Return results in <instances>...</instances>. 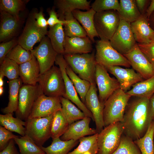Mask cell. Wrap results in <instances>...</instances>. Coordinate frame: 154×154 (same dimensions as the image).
Here are the masks:
<instances>
[{"instance_id": "obj_9", "label": "cell", "mask_w": 154, "mask_h": 154, "mask_svg": "<svg viewBox=\"0 0 154 154\" xmlns=\"http://www.w3.org/2000/svg\"><path fill=\"white\" fill-rule=\"evenodd\" d=\"M42 94L38 83L35 85L23 84L19 90L18 107L15 112L16 117L26 120L35 101Z\"/></svg>"}, {"instance_id": "obj_39", "label": "cell", "mask_w": 154, "mask_h": 154, "mask_svg": "<svg viewBox=\"0 0 154 154\" xmlns=\"http://www.w3.org/2000/svg\"><path fill=\"white\" fill-rule=\"evenodd\" d=\"M25 2L26 1L22 0H1L0 11L5 12L19 17V13L25 8Z\"/></svg>"}, {"instance_id": "obj_57", "label": "cell", "mask_w": 154, "mask_h": 154, "mask_svg": "<svg viewBox=\"0 0 154 154\" xmlns=\"http://www.w3.org/2000/svg\"></svg>"}, {"instance_id": "obj_53", "label": "cell", "mask_w": 154, "mask_h": 154, "mask_svg": "<svg viewBox=\"0 0 154 154\" xmlns=\"http://www.w3.org/2000/svg\"><path fill=\"white\" fill-rule=\"evenodd\" d=\"M148 21L150 26L154 30V12L148 19Z\"/></svg>"}, {"instance_id": "obj_31", "label": "cell", "mask_w": 154, "mask_h": 154, "mask_svg": "<svg viewBox=\"0 0 154 154\" xmlns=\"http://www.w3.org/2000/svg\"><path fill=\"white\" fill-rule=\"evenodd\" d=\"M64 18V20L67 21L66 23L63 25L65 36L69 37L87 36L86 32L74 18L72 12L66 13Z\"/></svg>"}, {"instance_id": "obj_44", "label": "cell", "mask_w": 154, "mask_h": 154, "mask_svg": "<svg viewBox=\"0 0 154 154\" xmlns=\"http://www.w3.org/2000/svg\"><path fill=\"white\" fill-rule=\"evenodd\" d=\"M19 136L14 135L12 132L4 127L0 126V150H3L12 139Z\"/></svg>"}, {"instance_id": "obj_16", "label": "cell", "mask_w": 154, "mask_h": 154, "mask_svg": "<svg viewBox=\"0 0 154 154\" xmlns=\"http://www.w3.org/2000/svg\"><path fill=\"white\" fill-rule=\"evenodd\" d=\"M60 110H62V105L59 97L48 96L42 94L35 101L28 118L46 117Z\"/></svg>"}, {"instance_id": "obj_18", "label": "cell", "mask_w": 154, "mask_h": 154, "mask_svg": "<svg viewBox=\"0 0 154 154\" xmlns=\"http://www.w3.org/2000/svg\"><path fill=\"white\" fill-rule=\"evenodd\" d=\"M105 67L116 77L119 83L120 88L125 92L133 85L144 80L139 74L132 68H124L118 66Z\"/></svg>"}, {"instance_id": "obj_17", "label": "cell", "mask_w": 154, "mask_h": 154, "mask_svg": "<svg viewBox=\"0 0 154 154\" xmlns=\"http://www.w3.org/2000/svg\"><path fill=\"white\" fill-rule=\"evenodd\" d=\"M97 91L96 84H91L85 97V104L92 114L96 130L99 133L104 127L103 116L104 104L100 101Z\"/></svg>"}, {"instance_id": "obj_42", "label": "cell", "mask_w": 154, "mask_h": 154, "mask_svg": "<svg viewBox=\"0 0 154 154\" xmlns=\"http://www.w3.org/2000/svg\"><path fill=\"white\" fill-rule=\"evenodd\" d=\"M33 56L31 51L25 49L17 44L8 53L6 58L14 61L19 65L30 60Z\"/></svg>"}, {"instance_id": "obj_34", "label": "cell", "mask_w": 154, "mask_h": 154, "mask_svg": "<svg viewBox=\"0 0 154 154\" xmlns=\"http://www.w3.org/2000/svg\"><path fill=\"white\" fill-rule=\"evenodd\" d=\"M154 120L150 123L143 136L134 141L141 154H154Z\"/></svg>"}, {"instance_id": "obj_13", "label": "cell", "mask_w": 154, "mask_h": 154, "mask_svg": "<svg viewBox=\"0 0 154 154\" xmlns=\"http://www.w3.org/2000/svg\"><path fill=\"white\" fill-rule=\"evenodd\" d=\"M47 29L38 27L35 23L33 14L28 18L23 31L18 40V44L25 49L31 51L34 45L47 35Z\"/></svg>"}, {"instance_id": "obj_35", "label": "cell", "mask_w": 154, "mask_h": 154, "mask_svg": "<svg viewBox=\"0 0 154 154\" xmlns=\"http://www.w3.org/2000/svg\"><path fill=\"white\" fill-rule=\"evenodd\" d=\"M69 124L61 110L53 115L51 127V137L52 140L61 136L67 130Z\"/></svg>"}, {"instance_id": "obj_4", "label": "cell", "mask_w": 154, "mask_h": 154, "mask_svg": "<svg viewBox=\"0 0 154 154\" xmlns=\"http://www.w3.org/2000/svg\"><path fill=\"white\" fill-rule=\"evenodd\" d=\"M38 83L45 95L66 98L64 83L59 67L54 65L47 71L40 74Z\"/></svg>"}, {"instance_id": "obj_37", "label": "cell", "mask_w": 154, "mask_h": 154, "mask_svg": "<svg viewBox=\"0 0 154 154\" xmlns=\"http://www.w3.org/2000/svg\"><path fill=\"white\" fill-rule=\"evenodd\" d=\"M98 133L88 137H84L79 139L80 144L73 151L68 154H82L90 151L92 154H97L98 150Z\"/></svg>"}, {"instance_id": "obj_50", "label": "cell", "mask_w": 154, "mask_h": 154, "mask_svg": "<svg viewBox=\"0 0 154 154\" xmlns=\"http://www.w3.org/2000/svg\"><path fill=\"white\" fill-rule=\"evenodd\" d=\"M135 2L138 9L142 15H145L146 9L148 1L146 0H135Z\"/></svg>"}, {"instance_id": "obj_21", "label": "cell", "mask_w": 154, "mask_h": 154, "mask_svg": "<svg viewBox=\"0 0 154 154\" xmlns=\"http://www.w3.org/2000/svg\"><path fill=\"white\" fill-rule=\"evenodd\" d=\"M130 26L135 40L139 44H148L154 37V30L144 15L130 23Z\"/></svg>"}, {"instance_id": "obj_43", "label": "cell", "mask_w": 154, "mask_h": 154, "mask_svg": "<svg viewBox=\"0 0 154 154\" xmlns=\"http://www.w3.org/2000/svg\"><path fill=\"white\" fill-rule=\"evenodd\" d=\"M91 7L96 12L110 10L118 11L120 6L117 0H96L91 4Z\"/></svg>"}, {"instance_id": "obj_30", "label": "cell", "mask_w": 154, "mask_h": 154, "mask_svg": "<svg viewBox=\"0 0 154 154\" xmlns=\"http://www.w3.org/2000/svg\"><path fill=\"white\" fill-rule=\"evenodd\" d=\"M78 143V140H74L63 141L60 137L53 140L51 145L46 147H39L46 154H68Z\"/></svg>"}, {"instance_id": "obj_12", "label": "cell", "mask_w": 154, "mask_h": 154, "mask_svg": "<svg viewBox=\"0 0 154 154\" xmlns=\"http://www.w3.org/2000/svg\"><path fill=\"white\" fill-rule=\"evenodd\" d=\"M31 51L38 62L40 74L47 71L54 65L58 54L53 48L49 38L46 36L39 44Z\"/></svg>"}, {"instance_id": "obj_55", "label": "cell", "mask_w": 154, "mask_h": 154, "mask_svg": "<svg viewBox=\"0 0 154 154\" xmlns=\"http://www.w3.org/2000/svg\"><path fill=\"white\" fill-rule=\"evenodd\" d=\"M4 92V89L3 87H0V96H1Z\"/></svg>"}, {"instance_id": "obj_46", "label": "cell", "mask_w": 154, "mask_h": 154, "mask_svg": "<svg viewBox=\"0 0 154 154\" xmlns=\"http://www.w3.org/2000/svg\"><path fill=\"white\" fill-rule=\"evenodd\" d=\"M137 44L141 51L154 66V37L148 44Z\"/></svg>"}, {"instance_id": "obj_45", "label": "cell", "mask_w": 154, "mask_h": 154, "mask_svg": "<svg viewBox=\"0 0 154 154\" xmlns=\"http://www.w3.org/2000/svg\"><path fill=\"white\" fill-rule=\"evenodd\" d=\"M17 44L18 40L15 39L0 44V64L6 58L8 53Z\"/></svg>"}, {"instance_id": "obj_20", "label": "cell", "mask_w": 154, "mask_h": 154, "mask_svg": "<svg viewBox=\"0 0 154 154\" xmlns=\"http://www.w3.org/2000/svg\"><path fill=\"white\" fill-rule=\"evenodd\" d=\"M92 42L88 36H65L64 43V55L90 53L93 49Z\"/></svg>"}, {"instance_id": "obj_6", "label": "cell", "mask_w": 154, "mask_h": 154, "mask_svg": "<svg viewBox=\"0 0 154 154\" xmlns=\"http://www.w3.org/2000/svg\"><path fill=\"white\" fill-rule=\"evenodd\" d=\"M121 19L117 11L96 12L94 17L95 28L100 40L110 41L117 30Z\"/></svg>"}, {"instance_id": "obj_52", "label": "cell", "mask_w": 154, "mask_h": 154, "mask_svg": "<svg viewBox=\"0 0 154 154\" xmlns=\"http://www.w3.org/2000/svg\"><path fill=\"white\" fill-rule=\"evenodd\" d=\"M154 12V0H152L151 1L149 6L147 9L145 14L144 15L148 19Z\"/></svg>"}, {"instance_id": "obj_7", "label": "cell", "mask_w": 154, "mask_h": 154, "mask_svg": "<svg viewBox=\"0 0 154 154\" xmlns=\"http://www.w3.org/2000/svg\"><path fill=\"white\" fill-rule=\"evenodd\" d=\"M95 47V58L97 64L105 67L122 66L129 68L131 66L127 58L112 47L110 41L97 40Z\"/></svg>"}, {"instance_id": "obj_3", "label": "cell", "mask_w": 154, "mask_h": 154, "mask_svg": "<svg viewBox=\"0 0 154 154\" xmlns=\"http://www.w3.org/2000/svg\"><path fill=\"white\" fill-rule=\"evenodd\" d=\"M67 64L81 78L96 84L97 64L94 52L91 53L63 55Z\"/></svg>"}, {"instance_id": "obj_54", "label": "cell", "mask_w": 154, "mask_h": 154, "mask_svg": "<svg viewBox=\"0 0 154 154\" xmlns=\"http://www.w3.org/2000/svg\"><path fill=\"white\" fill-rule=\"evenodd\" d=\"M4 76L0 74V87H3L4 85L3 78Z\"/></svg>"}, {"instance_id": "obj_11", "label": "cell", "mask_w": 154, "mask_h": 154, "mask_svg": "<svg viewBox=\"0 0 154 154\" xmlns=\"http://www.w3.org/2000/svg\"><path fill=\"white\" fill-rule=\"evenodd\" d=\"M95 79L99 91V100L104 104L109 97L120 88L119 83L117 79L110 76L105 67L97 63Z\"/></svg>"}, {"instance_id": "obj_33", "label": "cell", "mask_w": 154, "mask_h": 154, "mask_svg": "<svg viewBox=\"0 0 154 154\" xmlns=\"http://www.w3.org/2000/svg\"><path fill=\"white\" fill-rule=\"evenodd\" d=\"M13 114L8 113L0 114V125L8 130L16 132L21 136L25 135V121L18 117H14Z\"/></svg>"}, {"instance_id": "obj_27", "label": "cell", "mask_w": 154, "mask_h": 154, "mask_svg": "<svg viewBox=\"0 0 154 154\" xmlns=\"http://www.w3.org/2000/svg\"><path fill=\"white\" fill-rule=\"evenodd\" d=\"M120 8L117 11L121 20L131 23L141 16L135 0H120Z\"/></svg>"}, {"instance_id": "obj_48", "label": "cell", "mask_w": 154, "mask_h": 154, "mask_svg": "<svg viewBox=\"0 0 154 154\" xmlns=\"http://www.w3.org/2000/svg\"><path fill=\"white\" fill-rule=\"evenodd\" d=\"M33 15L35 23L37 26L42 29H47V20L44 18L42 12L41 11L35 12L33 13Z\"/></svg>"}, {"instance_id": "obj_24", "label": "cell", "mask_w": 154, "mask_h": 154, "mask_svg": "<svg viewBox=\"0 0 154 154\" xmlns=\"http://www.w3.org/2000/svg\"><path fill=\"white\" fill-rule=\"evenodd\" d=\"M96 12L92 8L86 11L75 10L72 13L74 18L82 25L86 32L87 36L94 42V38L98 37L94 24V17Z\"/></svg>"}, {"instance_id": "obj_36", "label": "cell", "mask_w": 154, "mask_h": 154, "mask_svg": "<svg viewBox=\"0 0 154 154\" xmlns=\"http://www.w3.org/2000/svg\"><path fill=\"white\" fill-rule=\"evenodd\" d=\"M66 71L77 93L79 95L81 100L85 104V97L90 88L91 84L77 75L67 64L66 67Z\"/></svg>"}, {"instance_id": "obj_8", "label": "cell", "mask_w": 154, "mask_h": 154, "mask_svg": "<svg viewBox=\"0 0 154 154\" xmlns=\"http://www.w3.org/2000/svg\"><path fill=\"white\" fill-rule=\"evenodd\" d=\"M53 114L44 117L28 118L25 121V135L39 147L42 146L51 137V127Z\"/></svg>"}, {"instance_id": "obj_26", "label": "cell", "mask_w": 154, "mask_h": 154, "mask_svg": "<svg viewBox=\"0 0 154 154\" xmlns=\"http://www.w3.org/2000/svg\"><path fill=\"white\" fill-rule=\"evenodd\" d=\"M23 84L20 78L9 81V102L7 106L1 110L3 113L13 114L14 112L16 111L18 107L19 90Z\"/></svg>"}, {"instance_id": "obj_19", "label": "cell", "mask_w": 154, "mask_h": 154, "mask_svg": "<svg viewBox=\"0 0 154 154\" xmlns=\"http://www.w3.org/2000/svg\"><path fill=\"white\" fill-rule=\"evenodd\" d=\"M91 119L86 116L83 119L70 124L65 132L60 137V139L63 141L78 140L86 136L96 133L97 132L96 129L89 126Z\"/></svg>"}, {"instance_id": "obj_40", "label": "cell", "mask_w": 154, "mask_h": 154, "mask_svg": "<svg viewBox=\"0 0 154 154\" xmlns=\"http://www.w3.org/2000/svg\"><path fill=\"white\" fill-rule=\"evenodd\" d=\"M0 74L7 77L9 81L19 78V66L14 61L6 58L0 64Z\"/></svg>"}, {"instance_id": "obj_14", "label": "cell", "mask_w": 154, "mask_h": 154, "mask_svg": "<svg viewBox=\"0 0 154 154\" xmlns=\"http://www.w3.org/2000/svg\"><path fill=\"white\" fill-rule=\"evenodd\" d=\"M129 61L133 69L144 80L154 75V66L139 48L137 43L129 52L123 55Z\"/></svg>"}, {"instance_id": "obj_5", "label": "cell", "mask_w": 154, "mask_h": 154, "mask_svg": "<svg viewBox=\"0 0 154 154\" xmlns=\"http://www.w3.org/2000/svg\"><path fill=\"white\" fill-rule=\"evenodd\" d=\"M124 127L118 122L104 127L98 133V152L97 154H112L119 145Z\"/></svg>"}, {"instance_id": "obj_15", "label": "cell", "mask_w": 154, "mask_h": 154, "mask_svg": "<svg viewBox=\"0 0 154 154\" xmlns=\"http://www.w3.org/2000/svg\"><path fill=\"white\" fill-rule=\"evenodd\" d=\"M55 63L58 66L62 73L66 89V98L76 105L84 113L86 116L91 118L94 121L92 113L79 98L72 82L67 74L66 71L67 63L63 55L58 54L56 57Z\"/></svg>"}, {"instance_id": "obj_51", "label": "cell", "mask_w": 154, "mask_h": 154, "mask_svg": "<svg viewBox=\"0 0 154 154\" xmlns=\"http://www.w3.org/2000/svg\"><path fill=\"white\" fill-rule=\"evenodd\" d=\"M149 110L151 120H154V94L149 100Z\"/></svg>"}, {"instance_id": "obj_49", "label": "cell", "mask_w": 154, "mask_h": 154, "mask_svg": "<svg viewBox=\"0 0 154 154\" xmlns=\"http://www.w3.org/2000/svg\"><path fill=\"white\" fill-rule=\"evenodd\" d=\"M14 139H11L7 147L0 152V154H20L15 145Z\"/></svg>"}, {"instance_id": "obj_41", "label": "cell", "mask_w": 154, "mask_h": 154, "mask_svg": "<svg viewBox=\"0 0 154 154\" xmlns=\"http://www.w3.org/2000/svg\"><path fill=\"white\" fill-rule=\"evenodd\" d=\"M112 154H141L134 141L123 133L119 145Z\"/></svg>"}, {"instance_id": "obj_22", "label": "cell", "mask_w": 154, "mask_h": 154, "mask_svg": "<svg viewBox=\"0 0 154 154\" xmlns=\"http://www.w3.org/2000/svg\"><path fill=\"white\" fill-rule=\"evenodd\" d=\"M0 42L15 36L19 29L20 17H15L6 12L0 11Z\"/></svg>"}, {"instance_id": "obj_23", "label": "cell", "mask_w": 154, "mask_h": 154, "mask_svg": "<svg viewBox=\"0 0 154 154\" xmlns=\"http://www.w3.org/2000/svg\"><path fill=\"white\" fill-rule=\"evenodd\" d=\"M19 78L24 84L35 85L38 83L40 74V67L33 56L30 60L19 65Z\"/></svg>"}, {"instance_id": "obj_10", "label": "cell", "mask_w": 154, "mask_h": 154, "mask_svg": "<svg viewBox=\"0 0 154 154\" xmlns=\"http://www.w3.org/2000/svg\"><path fill=\"white\" fill-rule=\"evenodd\" d=\"M110 41L112 47L123 55L131 50L137 42L130 23L121 20L118 27Z\"/></svg>"}, {"instance_id": "obj_2", "label": "cell", "mask_w": 154, "mask_h": 154, "mask_svg": "<svg viewBox=\"0 0 154 154\" xmlns=\"http://www.w3.org/2000/svg\"><path fill=\"white\" fill-rule=\"evenodd\" d=\"M131 97L119 88L109 97L104 104V127L116 122H122L126 107Z\"/></svg>"}, {"instance_id": "obj_1", "label": "cell", "mask_w": 154, "mask_h": 154, "mask_svg": "<svg viewBox=\"0 0 154 154\" xmlns=\"http://www.w3.org/2000/svg\"><path fill=\"white\" fill-rule=\"evenodd\" d=\"M136 98L128 102L124 114L123 134L134 141L143 137L152 121L149 110V99Z\"/></svg>"}, {"instance_id": "obj_28", "label": "cell", "mask_w": 154, "mask_h": 154, "mask_svg": "<svg viewBox=\"0 0 154 154\" xmlns=\"http://www.w3.org/2000/svg\"><path fill=\"white\" fill-rule=\"evenodd\" d=\"M126 93L131 96L149 99L154 94V75L151 77L133 85Z\"/></svg>"}, {"instance_id": "obj_47", "label": "cell", "mask_w": 154, "mask_h": 154, "mask_svg": "<svg viewBox=\"0 0 154 154\" xmlns=\"http://www.w3.org/2000/svg\"><path fill=\"white\" fill-rule=\"evenodd\" d=\"M48 13L49 17L47 20V22L49 27H52L59 24H62L64 25L66 23V21L62 20L58 18L56 13L54 9L49 10Z\"/></svg>"}, {"instance_id": "obj_25", "label": "cell", "mask_w": 154, "mask_h": 154, "mask_svg": "<svg viewBox=\"0 0 154 154\" xmlns=\"http://www.w3.org/2000/svg\"><path fill=\"white\" fill-rule=\"evenodd\" d=\"M90 1L86 0H58L56 1V5L58 9V18L64 20V15L67 12L75 10H89L91 8Z\"/></svg>"}, {"instance_id": "obj_38", "label": "cell", "mask_w": 154, "mask_h": 154, "mask_svg": "<svg viewBox=\"0 0 154 154\" xmlns=\"http://www.w3.org/2000/svg\"><path fill=\"white\" fill-rule=\"evenodd\" d=\"M18 145L20 154H46L28 135L19 136L14 139Z\"/></svg>"}, {"instance_id": "obj_32", "label": "cell", "mask_w": 154, "mask_h": 154, "mask_svg": "<svg viewBox=\"0 0 154 154\" xmlns=\"http://www.w3.org/2000/svg\"><path fill=\"white\" fill-rule=\"evenodd\" d=\"M60 98L62 105V112L69 125L86 116L84 113L70 100L63 97Z\"/></svg>"}, {"instance_id": "obj_56", "label": "cell", "mask_w": 154, "mask_h": 154, "mask_svg": "<svg viewBox=\"0 0 154 154\" xmlns=\"http://www.w3.org/2000/svg\"><path fill=\"white\" fill-rule=\"evenodd\" d=\"M82 154H92L90 151H87Z\"/></svg>"}, {"instance_id": "obj_29", "label": "cell", "mask_w": 154, "mask_h": 154, "mask_svg": "<svg viewBox=\"0 0 154 154\" xmlns=\"http://www.w3.org/2000/svg\"><path fill=\"white\" fill-rule=\"evenodd\" d=\"M63 25L59 24L49 27L47 35L55 50L58 54L64 55V43L65 36Z\"/></svg>"}]
</instances>
